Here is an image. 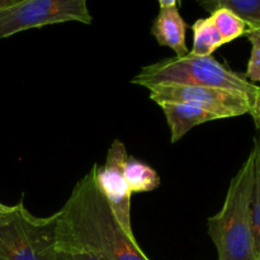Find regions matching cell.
Wrapping results in <instances>:
<instances>
[{"label":"cell","instance_id":"obj_1","mask_svg":"<svg viewBox=\"0 0 260 260\" xmlns=\"http://www.w3.org/2000/svg\"><path fill=\"white\" fill-rule=\"evenodd\" d=\"M58 215V243L88 249L106 260H150L119 225L96 187L93 168L76 183Z\"/></svg>","mask_w":260,"mask_h":260},{"label":"cell","instance_id":"obj_2","mask_svg":"<svg viewBox=\"0 0 260 260\" xmlns=\"http://www.w3.org/2000/svg\"><path fill=\"white\" fill-rule=\"evenodd\" d=\"M254 152L231 179L225 202L217 215L208 218V235L217 249L218 260H258L251 230Z\"/></svg>","mask_w":260,"mask_h":260},{"label":"cell","instance_id":"obj_3","mask_svg":"<svg viewBox=\"0 0 260 260\" xmlns=\"http://www.w3.org/2000/svg\"><path fill=\"white\" fill-rule=\"evenodd\" d=\"M131 83L147 89L159 84L208 86L245 94L250 101L258 89L245 76L229 69L213 56H198L192 52L145 66Z\"/></svg>","mask_w":260,"mask_h":260},{"label":"cell","instance_id":"obj_4","mask_svg":"<svg viewBox=\"0 0 260 260\" xmlns=\"http://www.w3.org/2000/svg\"><path fill=\"white\" fill-rule=\"evenodd\" d=\"M58 212L32 215L22 202L0 215V260H58Z\"/></svg>","mask_w":260,"mask_h":260},{"label":"cell","instance_id":"obj_5","mask_svg":"<svg viewBox=\"0 0 260 260\" xmlns=\"http://www.w3.org/2000/svg\"><path fill=\"white\" fill-rule=\"evenodd\" d=\"M66 22L91 24L88 0H20L0 9V40L23 30Z\"/></svg>","mask_w":260,"mask_h":260},{"label":"cell","instance_id":"obj_6","mask_svg":"<svg viewBox=\"0 0 260 260\" xmlns=\"http://www.w3.org/2000/svg\"><path fill=\"white\" fill-rule=\"evenodd\" d=\"M155 103H185L215 114L218 119L243 116L250 111V98L245 94L208 86L159 84L149 88Z\"/></svg>","mask_w":260,"mask_h":260},{"label":"cell","instance_id":"obj_7","mask_svg":"<svg viewBox=\"0 0 260 260\" xmlns=\"http://www.w3.org/2000/svg\"><path fill=\"white\" fill-rule=\"evenodd\" d=\"M128 157L126 146L114 140L107 152L104 165H93L95 184L108 205L111 206L119 225L128 235H134L131 222V197L128 184L124 178V164Z\"/></svg>","mask_w":260,"mask_h":260},{"label":"cell","instance_id":"obj_8","mask_svg":"<svg viewBox=\"0 0 260 260\" xmlns=\"http://www.w3.org/2000/svg\"><path fill=\"white\" fill-rule=\"evenodd\" d=\"M185 32L187 23L180 15L178 7L160 8L159 14L151 25V35L160 46L172 48L175 56L187 55L189 51L185 43Z\"/></svg>","mask_w":260,"mask_h":260},{"label":"cell","instance_id":"obj_9","mask_svg":"<svg viewBox=\"0 0 260 260\" xmlns=\"http://www.w3.org/2000/svg\"><path fill=\"white\" fill-rule=\"evenodd\" d=\"M164 112L167 123L170 129V142L175 144L184 137V135L196 126L206 123V122L217 121L215 114L207 111L189 106L185 103H172L165 102L159 104Z\"/></svg>","mask_w":260,"mask_h":260},{"label":"cell","instance_id":"obj_10","mask_svg":"<svg viewBox=\"0 0 260 260\" xmlns=\"http://www.w3.org/2000/svg\"><path fill=\"white\" fill-rule=\"evenodd\" d=\"M124 178L131 193L152 192L161 183L154 168L134 156L127 157L124 164Z\"/></svg>","mask_w":260,"mask_h":260},{"label":"cell","instance_id":"obj_11","mask_svg":"<svg viewBox=\"0 0 260 260\" xmlns=\"http://www.w3.org/2000/svg\"><path fill=\"white\" fill-rule=\"evenodd\" d=\"M193 30V47L190 52L198 56H212L217 48L225 45L218 33L217 28L213 24L212 19L201 18L192 25Z\"/></svg>","mask_w":260,"mask_h":260},{"label":"cell","instance_id":"obj_12","mask_svg":"<svg viewBox=\"0 0 260 260\" xmlns=\"http://www.w3.org/2000/svg\"><path fill=\"white\" fill-rule=\"evenodd\" d=\"M207 12L212 13L218 8H226L235 13L250 25L260 24V0H197Z\"/></svg>","mask_w":260,"mask_h":260},{"label":"cell","instance_id":"obj_13","mask_svg":"<svg viewBox=\"0 0 260 260\" xmlns=\"http://www.w3.org/2000/svg\"><path fill=\"white\" fill-rule=\"evenodd\" d=\"M210 18L217 28L223 43L233 42L248 32V24L239 15L226 8H218L211 13Z\"/></svg>","mask_w":260,"mask_h":260},{"label":"cell","instance_id":"obj_14","mask_svg":"<svg viewBox=\"0 0 260 260\" xmlns=\"http://www.w3.org/2000/svg\"><path fill=\"white\" fill-rule=\"evenodd\" d=\"M254 187L251 196V230L258 260H260V137L254 139Z\"/></svg>","mask_w":260,"mask_h":260},{"label":"cell","instance_id":"obj_15","mask_svg":"<svg viewBox=\"0 0 260 260\" xmlns=\"http://www.w3.org/2000/svg\"><path fill=\"white\" fill-rule=\"evenodd\" d=\"M246 35L251 43V55L245 78L249 81H260V35L254 30H248Z\"/></svg>","mask_w":260,"mask_h":260},{"label":"cell","instance_id":"obj_16","mask_svg":"<svg viewBox=\"0 0 260 260\" xmlns=\"http://www.w3.org/2000/svg\"><path fill=\"white\" fill-rule=\"evenodd\" d=\"M58 260H106L103 256L88 249L70 244L58 243Z\"/></svg>","mask_w":260,"mask_h":260},{"label":"cell","instance_id":"obj_17","mask_svg":"<svg viewBox=\"0 0 260 260\" xmlns=\"http://www.w3.org/2000/svg\"><path fill=\"white\" fill-rule=\"evenodd\" d=\"M249 113L253 117L255 127L260 131V86H258L254 95L251 96L250 111H249Z\"/></svg>","mask_w":260,"mask_h":260},{"label":"cell","instance_id":"obj_18","mask_svg":"<svg viewBox=\"0 0 260 260\" xmlns=\"http://www.w3.org/2000/svg\"><path fill=\"white\" fill-rule=\"evenodd\" d=\"M157 2H159L160 8L178 7V4H179V0H157Z\"/></svg>","mask_w":260,"mask_h":260},{"label":"cell","instance_id":"obj_19","mask_svg":"<svg viewBox=\"0 0 260 260\" xmlns=\"http://www.w3.org/2000/svg\"><path fill=\"white\" fill-rule=\"evenodd\" d=\"M19 2L20 0H0V9H2V8L10 7V5H14Z\"/></svg>","mask_w":260,"mask_h":260},{"label":"cell","instance_id":"obj_20","mask_svg":"<svg viewBox=\"0 0 260 260\" xmlns=\"http://www.w3.org/2000/svg\"><path fill=\"white\" fill-rule=\"evenodd\" d=\"M248 30H254V32H258L260 35V24L250 25V27H248Z\"/></svg>","mask_w":260,"mask_h":260},{"label":"cell","instance_id":"obj_21","mask_svg":"<svg viewBox=\"0 0 260 260\" xmlns=\"http://www.w3.org/2000/svg\"><path fill=\"white\" fill-rule=\"evenodd\" d=\"M8 207H9V206H7V205H3V203L0 202V215H2V213H4L5 211L8 210Z\"/></svg>","mask_w":260,"mask_h":260}]
</instances>
